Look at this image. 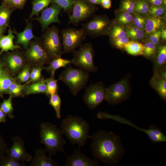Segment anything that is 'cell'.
<instances>
[{
	"label": "cell",
	"mask_w": 166,
	"mask_h": 166,
	"mask_svg": "<svg viewBox=\"0 0 166 166\" xmlns=\"http://www.w3.org/2000/svg\"><path fill=\"white\" fill-rule=\"evenodd\" d=\"M90 138L92 155L96 160L113 166L117 164L123 158L125 149L119 135L111 131L100 130Z\"/></svg>",
	"instance_id": "cell-1"
},
{
	"label": "cell",
	"mask_w": 166,
	"mask_h": 166,
	"mask_svg": "<svg viewBox=\"0 0 166 166\" xmlns=\"http://www.w3.org/2000/svg\"><path fill=\"white\" fill-rule=\"evenodd\" d=\"M61 129L72 144H77L79 147L84 146L89 135V126L87 122L81 118L71 115L68 116L61 123Z\"/></svg>",
	"instance_id": "cell-2"
},
{
	"label": "cell",
	"mask_w": 166,
	"mask_h": 166,
	"mask_svg": "<svg viewBox=\"0 0 166 166\" xmlns=\"http://www.w3.org/2000/svg\"><path fill=\"white\" fill-rule=\"evenodd\" d=\"M41 143L44 145L45 150L51 156L59 152H65L64 147L66 142L61 129L48 122H42L40 125Z\"/></svg>",
	"instance_id": "cell-3"
},
{
	"label": "cell",
	"mask_w": 166,
	"mask_h": 166,
	"mask_svg": "<svg viewBox=\"0 0 166 166\" xmlns=\"http://www.w3.org/2000/svg\"><path fill=\"white\" fill-rule=\"evenodd\" d=\"M89 78L88 72L80 68H73L70 65L62 71L59 80L66 85L72 94L75 96L85 87Z\"/></svg>",
	"instance_id": "cell-4"
},
{
	"label": "cell",
	"mask_w": 166,
	"mask_h": 166,
	"mask_svg": "<svg viewBox=\"0 0 166 166\" xmlns=\"http://www.w3.org/2000/svg\"><path fill=\"white\" fill-rule=\"evenodd\" d=\"M45 30L41 38L45 49L52 60L61 57L64 53L59 29L53 26Z\"/></svg>",
	"instance_id": "cell-5"
},
{
	"label": "cell",
	"mask_w": 166,
	"mask_h": 166,
	"mask_svg": "<svg viewBox=\"0 0 166 166\" xmlns=\"http://www.w3.org/2000/svg\"><path fill=\"white\" fill-rule=\"evenodd\" d=\"M73 53V58L70 60L71 64L87 72L93 73L97 71V68L93 62L94 51L91 44L87 43L81 45Z\"/></svg>",
	"instance_id": "cell-6"
},
{
	"label": "cell",
	"mask_w": 166,
	"mask_h": 166,
	"mask_svg": "<svg viewBox=\"0 0 166 166\" xmlns=\"http://www.w3.org/2000/svg\"><path fill=\"white\" fill-rule=\"evenodd\" d=\"M97 116L98 118L101 119H111L121 123L129 125L146 133L152 143H157L166 141L165 135L159 128L155 125H151L147 129L141 128L136 126L130 121L120 116L113 115L102 112L98 113Z\"/></svg>",
	"instance_id": "cell-7"
},
{
	"label": "cell",
	"mask_w": 166,
	"mask_h": 166,
	"mask_svg": "<svg viewBox=\"0 0 166 166\" xmlns=\"http://www.w3.org/2000/svg\"><path fill=\"white\" fill-rule=\"evenodd\" d=\"M24 54L27 62L33 66L48 64L52 60L39 38L31 41Z\"/></svg>",
	"instance_id": "cell-8"
},
{
	"label": "cell",
	"mask_w": 166,
	"mask_h": 166,
	"mask_svg": "<svg viewBox=\"0 0 166 166\" xmlns=\"http://www.w3.org/2000/svg\"><path fill=\"white\" fill-rule=\"evenodd\" d=\"M62 42L64 53L73 52L81 45L86 34L81 28H66L62 30Z\"/></svg>",
	"instance_id": "cell-9"
},
{
	"label": "cell",
	"mask_w": 166,
	"mask_h": 166,
	"mask_svg": "<svg viewBox=\"0 0 166 166\" xmlns=\"http://www.w3.org/2000/svg\"><path fill=\"white\" fill-rule=\"evenodd\" d=\"M129 94L128 81L124 78L105 88V100L109 104H117L127 99Z\"/></svg>",
	"instance_id": "cell-10"
},
{
	"label": "cell",
	"mask_w": 166,
	"mask_h": 166,
	"mask_svg": "<svg viewBox=\"0 0 166 166\" xmlns=\"http://www.w3.org/2000/svg\"><path fill=\"white\" fill-rule=\"evenodd\" d=\"M105 89L101 82L91 84L86 88L83 100L89 109H95L105 100Z\"/></svg>",
	"instance_id": "cell-11"
},
{
	"label": "cell",
	"mask_w": 166,
	"mask_h": 166,
	"mask_svg": "<svg viewBox=\"0 0 166 166\" xmlns=\"http://www.w3.org/2000/svg\"><path fill=\"white\" fill-rule=\"evenodd\" d=\"M2 58L12 76L17 75L27 63L24 52L23 53L18 49L3 53Z\"/></svg>",
	"instance_id": "cell-12"
},
{
	"label": "cell",
	"mask_w": 166,
	"mask_h": 166,
	"mask_svg": "<svg viewBox=\"0 0 166 166\" xmlns=\"http://www.w3.org/2000/svg\"><path fill=\"white\" fill-rule=\"evenodd\" d=\"M90 3L85 0L74 1L72 13L69 16V22L76 25L89 18L95 10Z\"/></svg>",
	"instance_id": "cell-13"
},
{
	"label": "cell",
	"mask_w": 166,
	"mask_h": 166,
	"mask_svg": "<svg viewBox=\"0 0 166 166\" xmlns=\"http://www.w3.org/2000/svg\"><path fill=\"white\" fill-rule=\"evenodd\" d=\"M110 23L106 18L97 16L93 17L83 24L82 28L86 35L93 37L104 34L110 31Z\"/></svg>",
	"instance_id": "cell-14"
},
{
	"label": "cell",
	"mask_w": 166,
	"mask_h": 166,
	"mask_svg": "<svg viewBox=\"0 0 166 166\" xmlns=\"http://www.w3.org/2000/svg\"><path fill=\"white\" fill-rule=\"evenodd\" d=\"M13 142L12 145L8 148L6 153L7 156L18 161L24 163L30 161L32 156L26 150L24 145V142L18 136L12 138Z\"/></svg>",
	"instance_id": "cell-15"
},
{
	"label": "cell",
	"mask_w": 166,
	"mask_h": 166,
	"mask_svg": "<svg viewBox=\"0 0 166 166\" xmlns=\"http://www.w3.org/2000/svg\"><path fill=\"white\" fill-rule=\"evenodd\" d=\"M62 8L56 4H52L49 7L41 11V14L35 20L41 25L42 31L46 29L49 26L53 23H60L58 16Z\"/></svg>",
	"instance_id": "cell-16"
},
{
	"label": "cell",
	"mask_w": 166,
	"mask_h": 166,
	"mask_svg": "<svg viewBox=\"0 0 166 166\" xmlns=\"http://www.w3.org/2000/svg\"><path fill=\"white\" fill-rule=\"evenodd\" d=\"M96 160H92L82 153L80 149L75 150L70 155L68 156L64 164L65 166H98Z\"/></svg>",
	"instance_id": "cell-17"
},
{
	"label": "cell",
	"mask_w": 166,
	"mask_h": 166,
	"mask_svg": "<svg viewBox=\"0 0 166 166\" xmlns=\"http://www.w3.org/2000/svg\"><path fill=\"white\" fill-rule=\"evenodd\" d=\"M26 27L23 31L19 32L14 30L16 37L15 44L18 45H21L25 50L28 47L33 39L38 38L33 33V26L31 22H29L27 20H26Z\"/></svg>",
	"instance_id": "cell-18"
},
{
	"label": "cell",
	"mask_w": 166,
	"mask_h": 166,
	"mask_svg": "<svg viewBox=\"0 0 166 166\" xmlns=\"http://www.w3.org/2000/svg\"><path fill=\"white\" fill-rule=\"evenodd\" d=\"M46 151L39 148L36 150L30 164L31 166H57L58 164L50 157L45 155Z\"/></svg>",
	"instance_id": "cell-19"
},
{
	"label": "cell",
	"mask_w": 166,
	"mask_h": 166,
	"mask_svg": "<svg viewBox=\"0 0 166 166\" xmlns=\"http://www.w3.org/2000/svg\"><path fill=\"white\" fill-rule=\"evenodd\" d=\"M14 34V30L9 27L7 35H3L0 38V50L3 53L14 51L20 48L19 45L14 43V39L15 38Z\"/></svg>",
	"instance_id": "cell-20"
},
{
	"label": "cell",
	"mask_w": 166,
	"mask_h": 166,
	"mask_svg": "<svg viewBox=\"0 0 166 166\" xmlns=\"http://www.w3.org/2000/svg\"><path fill=\"white\" fill-rule=\"evenodd\" d=\"M150 84L164 101L166 100V80L160 77L155 70Z\"/></svg>",
	"instance_id": "cell-21"
},
{
	"label": "cell",
	"mask_w": 166,
	"mask_h": 166,
	"mask_svg": "<svg viewBox=\"0 0 166 166\" xmlns=\"http://www.w3.org/2000/svg\"><path fill=\"white\" fill-rule=\"evenodd\" d=\"M47 86L45 79L43 77L39 81L26 85L24 96L37 93H45Z\"/></svg>",
	"instance_id": "cell-22"
},
{
	"label": "cell",
	"mask_w": 166,
	"mask_h": 166,
	"mask_svg": "<svg viewBox=\"0 0 166 166\" xmlns=\"http://www.w3.org/2000/svg\"><path fill=\"white\" fill-rule=\"evenodd\" d=\"M70 64V60L58 57L51 60L49 65L44 67L43 69L50 73V76L54 77L55 72L57 69L61 67L66 68Z\"/></svg>",
	"instance_id": "cell-23"
},
{
	"label": "cell",
	"mask_w": 166,
	"mask_h": 166,
	"mask_svg": "<svg viewBox=\"0 0 166 166\" xmlns=\"http://www.w3.org/2000/svg\"><path fill=\"white\" fill-rule=\"evenodd\" d=\"M15 80L5 66L0 77V98H3V95L6 94L10 85Z\"/></svg>",
	"instance_id": "cell-24"
},
{
	"label": "cell",
	"mask_w": 166,
	"mask_h": 166,
	"mask_svg": "<svg viewBox=\"0 0 166 166\" xmlns=\"http://www.w3.org/2000/svg\"><path fill=\"white\" fill-rule=\"evenodd\" d=\"M14 10L2 2L0 5V27H9L11 15Z\"/></svg>",
	"instance_id": "cell-25"
},
{
	"label": "cell",
	"mask_w": 166,
	"mask_h": 166,
	"mask_svg": "<svg viewBox=\"0 0 166 166\" xmlns=\"http://www.w3.org/2000/svg\"><path fill=\"white\" fill-rule=\"evenodd\" d=\"M124 49L128 53L132 55H143L144 45L137 41H129L125 44Z\"/></svg>",
	"instance_id": "cell-26"
},
{
	"label": "cell",
	"mask_w": 166,
	"mask_h": 166,
	"mask_svg": "<svg viewBox=\"0 0 166 166\" xmlns=\"http://www.w3.org/2000/svg\"><path fill=\"white\" fill-rule=\"evenodd\" d=\"M25 86V84H22L15 79L10 85L6 94H9L13 97H23V91Z\"/></svg>",
	"instance_id": "cell-27"
},
{
	"label": "cell",
	"mask_w": 166,
	"mask_h": 166,
	"mask_svg": "<svg viewBox=\"0 0 166 166\" xmlns=\"http://www.w3.org/2000/svg\"><path fill=\"white\" fill-rule=\"evenodd\" d=\"M52 0H34L32 2V11L30 15L32 18L34 15L39 16L40 12L47 7Z\"/></svg>",
	"instance_id": "cell-28"
},
{
	"label": "cell",
	"mask_w": 166,
	"mask_h": 166,
	"mask_svg": "<svg viewBox=\"0 0 166 166\" xmlns=\"http://www.w3.org/2000/svg\"><path fill=\"white\" fill-rule=\"evenodd\" d=\"M162 24V21L156 17H150L146 21L145 28L146 32L151 34L158 30Z\"/></svg>",
	"instance_id": "cell-29"
},
{
	"label": "cell",
	"mask_w": 166,
	"mask_h": 166,
	"mask_svg": "<svg viewBox=\"0 0 166 166\" xmlns=\"http://www.w3.org/2000/svg\"><path fill=\"white\" fill-rule=\"evenodd\" d=\"M13 97L10 95L7 99H3V101L0 104V109L10 118H13L14 108L12 103Z\"/></svg>",
	"instance_id": "cell-30"
},
{
	"label": "cell",
	"mask_w": 166,
	"mask_h": 166,
	"mask_svg": "<svg viewBox=\"0 0 166 166\" xmlns=\"http://www.w3.org/2000/svg\"><path fill=\"white\" fill-rule=\"evenodd\" d=\"M49 104L54 108L57 118H61V100L57 93L52 95L49 97Z\"/></svg>",
	"instance_id": "cell-31"
},
{
	"label": "cell",
	"mask_w": 166,
	"mask_h": 166,
	"mask_svg": "<svg viewBox=\"0 0 166 166\" xmlns=\"http://www.w3.org/2000/svg\"><path fill=\"white\" fill-rule=\"evenodd\" d=\"M166 61V46L162 45L159 48L155 62V69H158L164 66Z\"/></svg>",
	"instance_id": "cell-32"
},
{
	"label": "cell",
	"mask_w": 166,
	"mask_h": 166,
	"mask_svg": "<svg viewBox=\"0 0 166 166\" xmlns=\"http://www.w3.org/2000/svg\"><path fill=\"white\" fill-rule=\"evenodd\" d=\"M32 65L27 63L17 75L15 79L19 83H26L29 80Z\"/></svg>",
	"instance_id": "cell-33"
},
{
	"label": "cell",
	"mask_w": 166,
	"mask_h": 166,
	"mask_svg": "<svg viewBox=\"0 0 166 166\" xmlns=\"http://www.w3.org/2000/svg\"><path fill=\"white\" fill-rule=\"evenodd\" d=\"M47 86L45 94L48 96L57 93L58 87L57 80L55 79L54 77L50 76L49 78L45 79Z\"/></svg>",
	"instance_id": "cell-34"
},
{
	"label": "cell",
	"mask_w": 166,
	"mask_h": 166,
	"mask_svg": "<svg viewBox=\"0 0 166 166\" xmlns=\"http://www.w3.org/2000/svg\"><path fill=\"white\" fill-rule=\"evenodd\" d=\"M44 67L42 65L33 66L31 70L29 80L25 84L26 85L40 80L42 78V72Z\"/></svg>",
	"instance_id": "cell-35"
},
{
	"label": "cell",
	"mask_w": 166,
	"mask_h": 166,
	"mask_svg": "<svg viewBox=\"0 0 166 166\" xmlns=\"http://www.w3.org/2000/svg\"><path fill=\"white\" fill-rule=\"evenodd\" d=\"M126 35L133 41L140 40L144 37V33L142 30L136 27H129L126 32Z\"/></svg>",
	"instance_id": "cell-36"
},
{
	"label": "cell",
	"mask_w": 166,
	"mask_h": 166,
	"mask_svg": "<svg viewBox=\"0 0 166 166\" xmlns=\"http://www.w3.org/2000/svg\"><path fill=\"white\" fill-rule=\"evenodd\" d=\"M51 3L58 5L65 11L70 14L72 11L74 1L72 0H52Z\"/></svg>",
	"instance_id": "cell-37"
},
{
	"label": "cell",
	"mask_w": 166,
	"mask_h": 166,
	"mask_svg": "<svg viewBox=\"0 0 166 166\" xmlns=\"http://www.w3.org/2000/svg\"><path fill=\"white\" fill-rule=\"evenodd\" d=\"M26 164L4 155L0 157V166H24Z\"/></svg>",
	"instance_id": "cell-38"
},
{
	"label": "cell",
	"mask_w": 166,
	"mask_h": 166,
	"mask_svg": "<svg viewBox=\"0 0 166 166\" xmlns=\"http://www.w3.org/2000/svg\"><path fill=\"white\" fill-rule=\"evenodd\" d=\"M109 33L112 40L125 37L127 36L126 32L119 26H114Z\"/></svg>",
	"instance_id": "cell-39"
},
{
	"label": "cell",
	"mask_w": 166,
	"mask_h": 166,
	"mask_svg": "<svg viewBox=\"0 0 166 166\" xmlns=\"http://www.w3.org/2000/svg\"><path fill=\"white\" fill-rule=\"evenodd\" d=\"M27 0H2V2L15 10L23 9Z\"/></svg>",
	"instance_id": "cell-40"
},
{
	"label": "cell",
	"mask_w": 166,
	"mask_h": 166,
	"mask_svg": "<svg viewBox=\"0 0 166 166\" xmlns=\"http://www.w3.org/2000/svg\"><path fill=\"white\" fill-rule=\"evenodd\" d=\"M156 47L151 41L147 42L144 45L143 55L148 57L154 56L156 52Z\"/></svg>",
	"instance_id": "cell-41"
},
{
	"label": "cell",
	"mask_w": 166,
	"mask_h": 166,
	"mask_svg": "<svg viewBox=\"0 0 166 166\" xmlns=\"http://www.w3.org/2000/svg\"><path fill=\"white\" fill-rule=\"evenodd\" d=\"M135 9L139 13L144 14L148 11L149 7L146 2L143 0H140L135 3Z\"/></svg>",
	"instance_id": "cell-42"
},
{
	"label": "cell",
	"mask_w": 166,
	"mask_h": 166,
	"mask_svg": "<svg viewBox=\"0 0 166 166\" xmlns=\"http://www.w3.org/2000/svg\"><path fill=\"white\" fill-rule=\"evenodd\" d=\"M135 3L132 0H124L122 4V10L124 12L131 13L135 10Z\"/></svg>",
	"instance_id": "cell-43"
},
{
	"label": "cell",
	"mask_w": 166,
	"mask_h": 166,
	"mask_svg": "<svg viewBox=\"0 0 166 166\" xmlns=\"http://www.w3.org/2000/svg\"><path fill=\"white\" fill-rule=\"evenodd\" d=\"M129 41V38L126 36L112 40V42L116 48L121 49L124 48L125 45Z\"/></svg>",
	"instance_id": "cell-44"
},
{
	"label": "cell",
	"mask_w": 166,
	"mask_h": 166,
	"mask_svg": "<svg viewBox=\"0 0 166 166\" xmlns=\"http://www.w3.org/2000/svg\"><path fill=\"white\" fill-rule=\"evenodd\" d=\"M148 11L154 17H156L163 15L164 12L165 10L163 7L160 6H152L149 8Z\"/></svg>",
	"instance_id": "cell-45"
},
{
	"label": "cell",
	"mask_w": 166,
	"mask_h": 166,
	"mask_svg": "<svg viewBox=\"0 0 166 166\" xmlns=\"http://www.w3.org/2000/svg\"><path fill=\"white\" fill-rule=\"evenodd\" d=\"M133 16L130 13L124 12L121 14L118 18V21L123 24H126L131 22Z\"/></svg>",
	"instance_id": "cell-46"
},
{
	"label": "cell",
	"mask_w": 166,
	"mask_h": 166,
	"mask_svg": "<svg viewBox=\"0 0 166 166\" xmlns=\"http://www.w3.org/2000/svg\"><path fill=\"white\" fill-rule=\"evenodd\" d=\"M133 20L136 27L142 30L145 28L146 21L142 16L138 14L136 15L133 18Z\"/></svg>",
	"instance_id": "cell-47"
},
{
	"label": "cell",
	"mask_w": 166,
	"mask_h": 166,
	"mask_svg": "<svg viewBox=\"0 0 166 166\" xmlns=\"http://www.w3.org/2000/svg\"><path fill=\"white\" fill-rule=\"evenodd\" d=\"M161 37V30H158L151 34L150 37V41L156 45L159 42Z\"/></svg>",
	"instance_id": "cell-48"
},
{
	"label": "cell",
	"mask_w": 166,
	"mask_h": 166,
	"mask_svg": "<svg viewBox=\"0 0 166 166\" xmlns=\"http://www.w3.org/2000/svg\"><path fill=\"white\" fill-rule=\"evenodd\" d=\"M8 148L3 137L0 134V157L6 153Z\"/></svg>",
	"instance_id": "cell-49"
},
{
	"label": "cell",
	"mask_w": 166,
	"mask_h": 166,
	"mask_svg": "<svg viewBox=\"0 0 166 166\" xmlns=\"http://www.w3.org/2000/svg\"><path fill=\"white\" fill-rule=\"evenodd\" d=\"M159 75L161 77L166 79V70L165 66H163L158 69H155Z\"/></svg>",
	"instance_id": "cell-50"
},
{
	"label": "cell",
	"mask_w": 166,
	"mask_h": 166,
	"mask_svg": "<svg viewBox=\"0 0 166 166\" xmlns=\"http://www.w3.org/2000/svg\"><path fill=\"white\" fill-rule=\"evenodd\" d=\"M3 53L0 50V77L2 74L4 69L5 67V64L2 58V55Z\"/></svg>",
	"instance_id": "cell-51"
},
{
	"label": "cell",
	"mask_w": 166,
	"mask_h": 166,
	"mask_svg": "<svg viewBox=\"0 0 166 166\" xmlns=\"http://www.w3.org/2000/svg\"><path fill=\"white\" fill-rule=\"evenodd\" d=\"M101 3L102 6L105 9H109L111 6L110 0H101Z\"/></svg>",
	"instance_id": "cell-52"
},
{
	"label": "cell",
	"mask_w": 166,
	"mask_h": 166,
	"mask_svg": "<svg viewBox=\"0 0 166 166\" xmlns=\"http://www.w3.org/2000/svg\"><path fill=\"white\" fill-rule=\"evenodd\" d=\"M149 2L153 6H160L163 3L162 0H148Z\"/></svg>",
	"instance_id": "cell-53"
},
{
	"label": "cell",
	"mask_w": 166,
	"mask_h": 166,
	"mask_svg": "<svg viewBox=\"0 0 166 166\" xmlns=\"http://www.w3.org/2000/svg\"><path fill=\"white\" fill-rule=\"evenodd\" d=\"M7 115L0 109V123H4L6 121Z\"/></svg>",
	"instance_id": "cell-54"
},
{
	"label": "cell",
	"mask_w": 166,
	"mask_h": 166,
	"mask_svg": "<svg viewBox=\"0 0 166 166\" xmlns=\"http://www.w3.org/2000/svg\"><path fill=\"white\" fill-rule=\"evenodd\" d=\"M161 37L164 40L166 39V29L165 28L163 29L161 31Z\"/></svg>",
	"instance_id": "cell-55"
},
{
	"label": "cell",
	"mask_w": 166,
	"mask_h": 166,
	"mask_svg": "<svg viewBox=\"0 0 166 166\" xmlns=\"http://www.w3.org/2000/svg\"><path fill=\"white\" fill-rule=\"evenodd\" d=\"M7 28L0 27V38L3 35L6 31Z\"/></svg>",
	"instance_id": "cell-56"
},
{
	"label": "cell",
	"mask_w": 166,
	"mask_h": 166,
	"mask_svg": "<svg viewBox=\"0 0 166 166\" xmlns=\"http://www.w3.org/2000/svg\"><path fill=\"white\" fill-rule=\"evenodd\" d=\"M91 3L93 4H99L101 3L100 0H87Z\"/></svg>",
	"instance_id": "cell-57"
},
{
	"label": "cell",
	"mask_w": 166,
	"mask_h": 166,
	"mask_svg": "<svg viewBox=\"0 0 166 166\" xmlns=\"http://www.w3.org/2000/svg\"><path fill=\"white\" fill-rule=\"evenodd\" d=\"M164 4H166V0H162Z\"/></svg>",
	"instance_id": "cell-58"
},
{
	"label": "cell",
	"mask_w": 166,
	"mask_h": 166,
	"mask_svg": "<svg viewBox=\"0 0 166 166\" xmlns=\"http://www.w3.org/2000/svg\"><path fill=\"white\" fill-rule=\"evenodd\" d=\"M1 0H0V2L1 1Z\"/></svg>",
	"instance_id": "cell-59"
},
{
	"label": "cell",
	"mask_w": 166,
	"mask_h": 166,
	"mask_svg": "<svg viewBox=\"0 0 166 166\" xmlns=\"http://www.w3.org/2000/svg\"></svg>",
	"instance_id": "cell-60"
}]
</instances>
